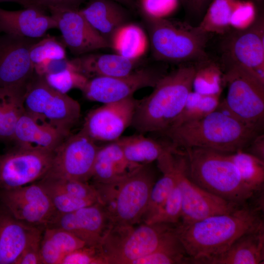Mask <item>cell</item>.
Instances as JSON below:
<instances>
[{
    "instance_id": "obj_8",
    "label": "cell",
    "mask_w": 264,
    "mask_h": 264,
    "mask_svg": "<svg viewBox=\"0 0 264 264\" xmlns=\"http://www.w3.org/2000/svg\"><path fill=\"white\" fill-rule=\"evenodd\" d=\"M174 224L112 226L99 247L105 264H132L155 250L174 232Z\"/></svg>"
},
{
    "instance_id": "obj_41",
    "label": "cell",
    "mask_w": 264,
    "mask_h": 264,
    "mask_svg": "<svg viewBox=\"0 0 264 264\" xmlns=\"http://www.w3.org/2000/svg\"><path fill=\"white\" fill-rule=\"evenodd\" d=\"M136 9L141 17L169 18L178 9L180 0H135Z\"/></svg>"
},
{
    "instance_id": "obj_46",
    "label": "cell",
    "mask_w": 264,
    "mask_h": 264,
    "mask_svg": "<svg viewBox=\"0 0 264 264\" xmlns=\"http://www.w3.org/2000/svg\"><path fill=\"white\" fill-rule=\"evenodd\" d=\"M43 231L40 229L35 234L16 264H43L41 256V242Z\"/></svg>"
},
{
    "instance_id": "obj_12",
    "label": "cell",
    "mask_w": 264,
    "mask_h": 264,
    "mask_svg": "<svg viewBox=\"0 0 264 264\" xmlns=\"http://www.w3.org/2000/svg\"><path fill=\"white\" fill-rule=\"evenodd\" d=\"M54 151L16 146L0 154V189L11 190L41 179L48 172Z\"/></svg>"
},
{
    "instance_id": "obj_42",
    "label": "cell",
    "mask_w": 264,
    "mask_h": 264,
    "mask_svg": "<svg viewBox=\"0 0 264 264\" xmlns=\"http://www.w3.org/2000/svg\"><path fill=\"white\" fill-rule=\"evenodd\" d=\"M257 3L253 0H237L230 18L231 28L243 30L252 25L260 12Z\"/></svg>"
},
{
    "instance_id": "obj_33",
    "label": "cell",
    "mask_w": 264,
    "mask_h": 264,
    "mask_svg": "<svg viewBox=\"0 0 264 264\" xmlns=\"http://www.w3.org/2000/svg\"><path fill=\"white\" fill-rule=\"evenodd\" d=\"M236 0H213L197 26L209 34H224L231 29L230 18Z\"/></svg>"
},
{
    "instance_id": "obj_32",
    "label": "cell",
    "mask_w": 264,
    "mask_h": 264,
    "mask_svg": "<svg viewBox=\"0 0 264 264\" xmlns=\"http://www.w3.org/2000/svg\"><path fill=\"white\" fill-rule=\"evenodd\" d=\"M228 154L237 168L244 184L255 194L262 192L264 161L243 151Z\"/></svg>"
},
{
    "instance_id": "obj_27",
    "label": "cell",
    "mask_w": 264,
    "mask_h": 264,
    "mask_svg": "<svg viewBox=\"0 0 264 264\" xmlns=\"http://www.w3.org/2000/svg\"><path fill=\"white\" fill-rule=\"evenodd\" d=\"M116 141L127 161L138 168L151 164L171 148L167 142L146 136L139 133L120 137Z\"/></svg>"
},
{
    "instance_id": "obj_34",
    "label": "cell",
    "mask_w": 264,
    "mask_h": 264,
    "mask_svg": "<svg viewBox=\"0 0 264 264\" xmlns=\"http://www.w3.org/2000/svg\"><path fill=\"white\" fill-rule=\"evenodd\" d=\"M193 82L194 91L203 94H221L223 73L219 62L210 57L195 64Z\"/></svg>"
},
{
    "instance_id": "obj_22",
    "label": "cell",
    "mask_w": 264,
    "mask_h": 264,
    "mask_svg": "<svg viewBox=\"0 0 264 264\" xmlns=\"http://www.w3.org/2000/svg\"><path fill=\"white\" fill-rule=\"evenodd\" d=\"M75 69L88 79L100 76L127 75L141 67L140 59H131L116 53H87L71 60Z\"/></svg>"
},
{
    "instance_id": "obj_13",
    "label": "cell",
    "mask_w": 264,
    "mask_h": 264,
    "mask_svg": "<svg viewBox=\"0 0 264 264\" xmlns=\"http://www.w3.org/2000/svg\"><path fill=\"white\" fill-rule=\"evenodd\" d=\"M174 152L176 181L182 197V211L179 223L190 224L210 216L230 213L244 205L218 197L195 183L186 174L181 153L178 150Z\"/></svg>"
},
{
    "instance_id": "obj_24",
    "label": "cell",
    "mask_w": 264,
    "mask_h": 264,
    "mask_svg": "<svg viewBox=\"0 0 264 264\" xmlns=\"http://www.w3.org/2000/svg\"><path fill=\"white\" fill-rule=\"evenodd\" d=\"M80 11L109 44L114 32L131 19L130 10L113 0H89Z\"/></svg>"
},
{
    "instance_id": "obj_6",
    "label": "cell",
    "mask_w": 264,
    "mask_h": 264,
    "mask_svg": "<svg viewBox=\"0 0 264 264\" xmlns=\"http://www.w3.org/2000/svg\"><path fill=\"white\" fill-rule=\"evenodd\" d=\"M151 164L142 166L119 181L111 184L94 183L99 203L116 225H134L141 221L155 183Z\"/></svg>"
},
{
    "instance_id": "obj_39",
    "label": "cell",
    "mask_w": 264,
    "mask_h": 264,
    "mask_svg": "<svg viewBox=\"0 0 264 264\" xmlns=\"http://www.w3.org/2000/svg\"><path fill=\"white\" fill-rule=\"evenodd\" d=\"M182 211L180 190L176 184L158 212L147 224H176L180 222Z\"/></svg>"
},
{
    "instance_id": "obj_3",
    "label": "cell",
    "mask_w": 264,
    "mask_h": 264,
    "mask_svg": "<svg viewBox=\"0 0 264 264\" xmlns=\"http://www.w3.org/2000/svg\"><path fill=\"white\" fill-rule=\"evenodd\" d=\"M195 64L179 65L168 72L152 92L137 100L131 124L139 133L161 134L181 112L192 90Z\"/></svg>"
},
{
    "instance_id": "obj_47",
    "label": "cell",
    "mask_w": 264,
    "mask_h": 264,
    "mask_svg": "<svg viewBox=\"0 0 264 264\" xmlns=\"http://www.w3.org/2000/svg\"><path fill=\"white\" fill-rule=\"evenodd\" d=\"M89 0H34L32 6L44 10L48 7H58L71 9H80V6Z\"/></svg>"
},
{
    "instance_id": "obj_45",
    "label": "cell",
    "mask_w": 264,
    "mask_h": 264,
    "mask_svg": "<svg viewBox=\"0 0 264 264\" xmlns=\"http://www.w3.org/2000/svg\"><path fill=\"white\" fill-rule=\"evenodd\" d=\"M213 0H180L184 8L186 22L197 26L202 19Z\"/></svg>"
},
{
    "instance_id": "obj_50",
    "label": "cell",
    "mask_w": 264,
    "mask_h": 264,
    "mask_svg": "<svg viewBox=\"0 0 264 264\" xmlns=\"http://www.w3.org/2000/svg\"><path fill=\"white\" fill-rule=\"evenodd\" d=\"M4 2H15L22 5L24 8L30 7L27 0H0V3Z\"/></svg>"
},
{
    "instance_id": "obj_38",
    "label": "cell",
    "mask_w": 264,
    "mask_h": 264,
    "mask_svg": "<svg viewBox=\"0 0 264 264\" xmlns=\"http://www.w3.org/2000/svg\"><path fill=\"white\" fill-rule=\"evenodd\" d=\"M66 46L57 38L47 35L35 43L30 49V58L33 65L45 59L66 58Z\"/></svg>"
},
{
    "instance_id": "obj_36",
    "label": "cell",
    "mask_w": 264,
    "mask_h": 264,
    "mask_svg": "<svg viewBox=\"0 0 264 264\" xmlns=\"http://www.w3.org/2000/svg\"><path fill=\"white\" fill-rule=\"evenodd\" d=\"M220 96L203 94L192 90L181 112L168 129L201 118L216 110L220 102Z\"/></svg>"
},
{
    "instance_id": "obj_28",
    "label": "cell",
    "mask_w": 264,
    "mask_h": 264,
    "mask_svg": "<svg viewBox=\"0 0 264 264\" xmlns=\"http://www.w3.org/2000/svg\"><path fill=\"white\" fill-rule=\"evenodd\" d=\"M162 176L154 183L148 204L142 221L147 223L163 206L176 184L175 156L173 151L168 149L156 160Z\"/></svg>"
},
{
    "instance_id": "obj_20",
    "label": "cell",
    "mask_w": 264,
    "mask_h": 264,
    "mask_svg": "<svg viewBox=\"0 0 264 264\" xmlns=\"http://www.w3.org/2000/svg\"><path fill=\"white\" fill-rule=\"evenodd\" d=\"M58 28L57 23L44 10L35 6L17 11L0 8V32L31 39H41L47 31Z\"/></svg>"
},
{
    "instance_id": "obj_5",
    "label": "cell",
    "mask_w": 264,
    "mask_h": 264,
    "mask_svg": "<svg viewBox=\"0 0 264 264\" xmlns=\"http://www.w3.org/2000/svg\"><path fill=\"white\" fill-rule=\"evenodd\" d=\"M147 31L153 58L176 65L196 64L208 59L206 51L211 34L186 21L169 18L141 17Z\"/></svg>"
},
{
    "instance_id": "obj_7",
    "label": "cell",
    "mask_w": 264,
    "mask_h": 264,
    "mask_svg": "<svg viewBox=\"0 0 264 264\" xmlns=\"http://www.w3.org/2000/svg\"><path fill=\"white\" fill-rule=\"evenodd\" d=\"M219 63L227 93L217 109L247 125L264 130V78L240 65Z\"/></svg>"
},
{
    "instance_id": "obj_48",
    "label": "cell",
    "mask_w": 264,
    "mask_h": 264,
    "mask_svg": "<svg viewBox=\"0 0 264 264\" xmlns=\"http://www.w3.org/2000/svg\"><path fill=\"white\" fill-rule=\"evenodd\" d=\"M243 151L264 161V132L254 137Z\"/></svg>"
},
{
    "instance_id": "obj_49",
    "label": "cell",
    "mask_w": 264,
    "mask_h": 264,
    "mask_svg": "<svg viewBox=\"0 0 264 264\" xmlns=\"http://www.w3.org/2000/svg\"><path fill=\"white\" fill-rule=\"evenodd\" d=\"M131 11L136 10L135 0H113Z\"/></svg>"
},
{
    "instance_id": "obj_15",
    "label": "cell",
    "mask_w": 264,
    "mask_h": 264,
    "mask_svg": "<svg viewBox=\"0 0 264 264\" xmlns=\"http://www.w3.org/2000/svg\"><path fill=\"white\" fill-rule=\"evenodd\" d=\"M1 192L2 201L10 214L26 223L45 227L57 213L39 182Z\"/></svg>"
},
{
    "instance_id": "obj_51",
    "label": "cell",
    "mask_w": 264,
    "mask_h": 264,
    "mask_svg": "<svg viewBox=\"0 0 264 264\" xmlns=\"http://www.w3.org/2000/svg\"><path fill=\"white\" fill-rule=\"evenodd\" d=\"M33 0H27L30 6H32Z\"/></svg>"
},
{
    "instance_id": "obj_37",
    "label": "cell",
    "mask_w": 264,
    "mask_h": 264,
    "mask_svg": "<svg viewBox=\"0 0 264 264\" xmlns=\"http://www.w3.org/2000/svg\"><path fill=\"white\" fill-rule=\"evenodd\" d=\"M40 181L70 196L99 203L95 188L93 184H89L87 182L49 177H44Z\"/></svg>"
},
{
    "instance_id": "obj_9",
    "label": "cell",
    "mask_w": 264,
    "mask_h": 264,
    "mask_svg": "<svg viewBox=\"0 0 264 264\" xmlns=\"http://www.w3.org/2000/svg\"><path fill=\"white\" fill-rule=\"evenodd\" d=\"M23 105L24 111L37 120L68 133L81 115L77 101L52 88L35 72L27 85Z\"/></svg>"
},
{
    "instance_id": "obj_29",
    "label": "cell",
    "mask_w": 264,
    "mask_h": 264,
    "mask_svg": "<svg viewBox=\"0 0 264 264\" xmlns=\"http://www.w3.org/2000/svg\"><path fill=\"white\" fill-rule=\"evenodd\" d=\"M85 245L84 242L65 230L46 227L41 242L42 264H61L67 254Z\"/></svg>"
},
{
    "instance_id": "obj_23",
    "label": "cell",
    "mask_w": 264,
    "mask_h": 264,
    "mask_svg": "<svg viewBox=\"0 0 264 264\" xmlns=\"http://www.w3.org/2000/svg\"><path fill=\"white\" fill-rule=\"evenodd\" d=\"M40 229L18 220L10 214H0V264H16Z\"/></svg>"
},
{
    "instance_id": "obj_11",
    "label": "cell",
    "mask_w": 264,
    "mask_h": 264,
    "mask_svg": "<svg viewBox=\"0 0 264 264\" xmlns=\"http://www.w3.org/2000/svg\"><path fill=\"white\" fill-rule=\"evenodd\" d=\"M99 148L81 130L70 134L54 151L50 168L44 177L88 182Z\"/></svg>"
},
{
    "instance_id": "obj_40",
    "label": "cell",
    "mask_w": 264,
    "mask_h": 264,
    "mask_svg": "<svg viewBox=\"0 0 264 264\" xmlns=\"http://www.w3.org/2000/svg\"><path fill=\"white\" fill-rule=\"evenodd\" d=\"M43 76L49 86L65 94L74 88L81 90L88 80L81 73L71 69L48 74Z\"/></svg>"
},
{
    "instance_id": "obj_26",
    "label": "cell",
    "mask_w": 264,
    "mask_h": 264,
    "mask_svg": "<svg viewBox=\"0 0 264 264\" xmlns=\"http://www.w3.org/2000/svg\"><path fill=\"white\" fill-rule=\"evenodd\" d=\"M264 262V223L238 238L210 264H260Z\"/></svg>"
},
{
    "instance_id": "obj_14",
    "label": "cell",
    "mask_w": 264,
    "mask_h": 264,
    "mask_svg": "<svg viewBox=\"0 0 264 264\" xmlns=\"http://www.w3.org/2000/svg\"><path fill=\"white\" fill-rule=\"evenodd\" d=\"M220 43V63L237 64L264 78V17L261 11L250 27L231 28Z\"/></svg>"
},
{
    "instance_id": "obj_16",
    "label": "cell",
    "mask_w": 264,
    "mask_h": 264,
    "mask_svg": "<svg viewBox=\"0 0 264 264\" xmlns=\"http://www.w3.org/2000/svg\"><path fill=\"white\" fill-rule=\"evenodd\" d=\"M137 101L132 96L103 104L88 112L81 130L96 142L117 140L131 126Z\"/></svg>"
},
{
    "instance_id": "obj_31",
    "label": "cell",
    "mask_w": 264,
    "mask_h": 264,
    "mask_svg": "<svg viewBox=\"0 0 264 264\" xmlns=\"http://www.w3.org/2000/svg\"><path fill=\"white\" fill-rule=\"evenodd\" d=\"M26 88H0V140L12 141L17 121L24 111Z\"/></svg>"
},
{
    "instance_id": "obj_17",
    "label": "cell",
    "mask_w": 264,
    "mask_h": 264,
    "mask_svg": "<svg viewBox=\"0 0 264 264\" xmlns=\"http://www.w3.org/2000/svg\"><path fill=\"white\" fill-rule=\"evenodd\" d=\"M39 39L0 36V88H26L35 73L30 49Z\"/></svg>"
},
{
    "instance_id": "obj_2",
    "label": "cell",
    "mask_w": 264,
    "mask_h": 264,
    "mask_svg": "<svg viewBox=\"0 0 264 264\" xmlns=\"http://www.w3.org/2000/svg\"><path fill=\"white\" fill-rule=\"evenodd\" d=\"M264 130L247 125L219 109L170 128L161 135L173 149L198 147L224 154L243 151Z\"/></svg>"
},
{
    "instance_id": "obj_25",
    "label": "cell",
    "mask_w": 264,
    "mask_h": 264,
    "mask_svg": "<svg viewBox=\"0 0 264 264\" xmlns=\"http://www.w3.org/2000/svg\"><path fill=\"white\" fill-rule=\"evenodd\" d=\"M137 168L127 161L116 141L109 142L105 145L99 146L91 179L93 180L94 183H113L122 179Z\"/></svg>"
},
{
    "instance_id": "obj_4",
    "label": "cell",
    "mask_w": 264,
    "mask_h": 264,
    "mask_svg": "<svg viewBox=\"0 0 264 264\" xmlns=\"http://www.w3.org/2000/svg\"><path fill=\"white\" fill-rule=\"evenodd\" d=\"M178 150L189 178L208 192L240 205L249 203L259 194L244 184L228 154L198 147Z\"/></svg>"
},
{
    "instance_id": "obj_1",
    "label": "cell",
    "mask_w": 264,
    "mask_h": 264,
    "mask_svg": "<svg viewBox=\"0 0 264 264\" xmlns=\"http://www.w3.org/2000/svg\"><path fill=\"white\" fill-rule=\"evenodd\" d=\"M262 207L247 204L229 213L210 216L175 230L189 257L190 264H210L243 234L264 223Z\"/></svg>"
},
{
    "instance_id": "obj_43",
    "label": "cell",
    "mask_w": 264,
    "mask_h": 264,
    "mask_svg": "<svg viewBox=\"0 0 264 264\" xmlns=\"http://www.w3.org/2000/svg\"><path fill=\"white\" fill-rule=\"evenodd\" d=\"M47 192L56 211L67 213L96 203L94 201L70 196L48 186L39 181Z\"/></svg>"
},
{
    "instance_id": "obj_19",
    "label": "cell",
    "mask_w": 264,
    "mask_h": 264,
    "mask_svg": "<svg viewBox=\"0 0 264 264\" xmlns=\"http://www.w3.org/2000/svg\"><path fill=\"white\" fill-rule=\"evenodd\" d=\"M47 9L57 23L62 42L73 54L79 56L110 48L109 43L89 24L80 9L53 6Z\"/></svg>"
},
{
    "instance_id": "obj_21",
    "label": "cell",
    "mask_w": 264,
    "mask_h": 264,
    "mask_svg": "<svg viewBox=\"0 0 264 264\" xmlns=\"http://www.w3.org/2000/svg\"><path fill=\"white\" fill-rule=\"evenodd\" d=\"M70 134L37 120L24 110L16 124L12 141L20 147L54 151Z\"/></svg>"
},
{
    "instance_id": "obj_30",
    "label": "cell",
    "mask_w": 264,
    "mask_h": 264,
    "mask_svg": "<svg viewBox=\"0 0 264 264\" xmlns=\"http://www.w3.org/2000/svg\"><path fill=\"white\" fill-rule=\"evenodd\" d=\"M149 42L144 29L138 24L128 22L112 35L110 48L115 53L131 59H140L146 53Z\"/></svg>"
},
{
    "instance_id": "obj_18",
    "label": "cell",
    "mask_w": 264,
    "mask_h": 264,
    "mask_svg": "<svg viewBox=\"0 0 264 264\" xmlns=\"http://www.w3.org/2000/svg\"><path fill=\"white\" fill-rule=\"evenodd\" d=\"M112 226L106 209L101 203H96L70 213L57 212L46 227L65 230L86 245L98 248Z\"/></svg>"
},
{
    "instance_id": "obj_44",
    "label": "cell",
    "mask_w": 264,
    "mask_h": 264,
    "mask_svg": "<svg viewBox=\"0 0 264 264\" xmlns=\"http://www.w3.org/2000/svg\"><path fill=\"white\" fill-rule=\"evenodd\" d=\"M61 264H105L98 247L85 245L68 254Z\"/></svg>"
},
{
    "instance_id": "obj_10",
    "label": "cell",
    "mask_w": 264,
    "mask_h": 264,
    "mask_svg": "<svg viewBox=\"0 0 264 264\" xmlns=\"http://www.w3.org/2000/svg\"><path fill=\"white\" fill-rule=\"evenodd\" d=\"M167 64L140 67L125 75L95 77L88 79L81 91L88 100L103 104L119 101L133 96L143 88H154L167 73Z\"/></svg>"
},
{
    "instance_id": "obj_52",
    "label": "cell",
    "mask_w": 264,
    "mask_h": 264,
    "mask_svg": "<svg viewBox=\"0 0 264 264\" xmlns=\"http://www.w3.org/2000/svg\"><path fill=\"white\" fill-rule=\"evenodd\" d=\"M253 0L258 3H262L264 0Z\"/></svg>"
},
{
    "instance_id": "obj_35",
    "label": "cell",
    "mask_w": 264,
    "mask_h": 264,
    "mask_svg": "<svg viewBox=\"0 0 264 264\" xmlns=\"http://www.w3.org/2000/svg\"><path fill=\"white\" fill-rule=\"evenodd\" d=\"M190 264L185 250L174 232L154 251L132 264Z\"/></svg>"
}]
</instances>
